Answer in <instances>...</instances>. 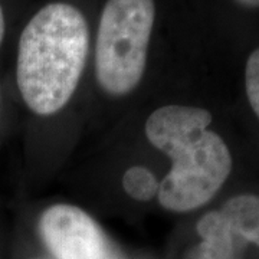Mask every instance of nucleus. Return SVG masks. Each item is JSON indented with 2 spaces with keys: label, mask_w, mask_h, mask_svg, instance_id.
I'll use <instances>...</instances> for the list:
<instances>
[{
  "label": "nucleus",
  "mask_w": 259,
  "mask_h": 259,
  "mask_svg": "<svg viewBox=\"0 0 259 259\" xmlns=\"http://www.w3.org/2000/svg\"><path fill=\"white\" fill-rule=\"evenodd\" d=\"M90 30L79 10L51 3L22 29L16 54V85L22 101L36 115L64 108L81 79Z\"/></svg>",
  "instance_id": "obj_1"
},
{
  "label": "nucleus",
  "mask_w": 259,
  "mask_h": 259,
  "mask_svg": "<svg viewBox=\"0 0 259 259\" xmlns=\"http://www.w3.org/2000/svg\"><path fill=\"white\" fill-rule=\"evenodd\" d=\"M212 114L189 105H166L146 122L148 141L171 158V170L158 183V202L171 212L206 204L232 170L229 148L207 128Z\"/></svg>",
  "instance_id": "obj_2"
},
{
  "label": "nucleus",
  "mask_w": 259,
  "mask_h": 259,
  "mask_svg": "<svg viewBox=\"0 0 259 259\" xmlns=\"http://www.w3.org/2000/svg\"><path fill=\"white\" fill-rule=\"evenodd\" d=\"M154 18V0H107L95 45L97 79L105 93L127 95L140 83Z\"/></svg>",
  "instance_id": "obj_3"
},
{
  "label": "nucleus",
  "mask_w": 259,
  "mask_h": 259,
  "mask_svg": "<svg viewBox=\"0 0 259 259\" xmlns=\"http://www.w3.org/2000/svg\"><path fill=\"white\" fill-rule=\"evenodd\" d=\"M37 228L56 259H112L101 228L76 206L61 203L48 207Z\"/></svg>",
  "instance_id": "obj_4"
},
{
  "label": "nucleus",
  "mask_w": 259,
  "mask_h": 259,
  "mask_svg": "<svg viewBox=\"0 0 259 259\" xmlns=\"http://www.w3.org/2000/svg\"><path fill=\"white\" fill-rule=\"evenodd\" d=\"M235 236L259 246V197L242 194L229 199L219 210Z\"/></svg>",
  "instance_id": "obj_5"
},
{
  "label": "nucleus",
  "mask_w": 259,
  "mask_h": 259,
  "mask_svg": "<svg viewBox=\"0 0 259 259\" xmlns=\"http://www.w3.org/2000/svg\"><path fill=\"white\" fill-rule=\"evenodd\" d=\"M122 187L134 200L147 202L158 193V182L146 167H130L122 176Z\"/></svg>",
  "instance_id": "obj_6"
},
{
  "label": "nucleus",
  "mask_w": 259,
  "mask_h": 259,
  "mask_svg": "<svg viewBox=\"0 0 259 259\" xmlns=\"http://www.w3.org/2000/svg\"><path fill=\"white\" fill-rule=\"evenodd\" d=\"M245 83H246V94L250 107L259 117V48L255 49L248 58L246 71H245Z\"/></svg>",
  "instance_id": "obj_7"
},
{
  "label": "nucleus",
  "mask_w": 259,
  "mask_h": 259,
  "mask_svg": "<svg viewBox=\"0 0 259 259\" xmlns=\"http://www.w3.org/2000/svg\"><path fill=\"white\" fill-rule=\"evenodd\" d=\"M186 259H236L235 246L202 241L190 249Z\"/></svg>",
  "instance_id": "obj_8"
},
{
  "label": "nucleus",
  "mask_w": 259,
  "mask_h": 259,
  "mask_svg": "<svg viewBox=\"0 0 259 259\" xmlns=\"http://www.w3.org/2000/svg\"><path fill=\"white\" fill-rule=\"evenodd\" d=\"M6 32H8V16H6V9L3 3L0 2V47L6 37Z\"/></svg>",
  "instance_id": "obj_9"
},
{
  "label": "nucleus",
  "mask_w": 259,
  "mask_h": 259,
  "mask_svg": "<svg viewBox=\"0 0 259 259\" xmlns=\"http://www.w3.org/2000/svg\"><path fill=\"white\" fill-rule=\"evenodd\" d=\"M238 2L248 8H258L259 6V0H238Z\"/></svg>",
  "instance_id": "obj_10"
}]
</instances>
